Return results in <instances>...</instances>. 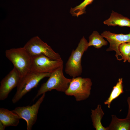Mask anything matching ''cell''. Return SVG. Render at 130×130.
<instances>
[{
    "instance_id": "cell-1",
    "label": "cell",
    "mask_w": 130,
    "mask_h": 130,
    "mask_svg": "<svg viewBox=\"0 0 130 130\" xmlns=\"http://www.w3.org/2000/svg\"><path fill=\"white\" fill-rule=\"evenodd\" d=\"M63 65L51 73L49 78L43 83L38 91L34 98V100L41 94L55 89L60 92H65L68 88L72 79L66 78L63 72Z\"/></svg>"
},
{
    "instance_id": "cell-2",
    "label": "cell",
    "mask_w": 130,
    "mask_h": 130,
    "mask_svg": "<svg viewBox=\"0 0 130 130\" xmlns=\"http://www.w3.org/2000/svg\"><path fill=\"white\" fill-rule=\"evenodd\" d=\"M5 56L13 64L21 78L31 71L32 56L23 47L6 50Z\"/></svg>"
},
{
    "instance_id": "cell-3",
    "label": "cell",
    "mask_w": 130,
    "mask_h": 130,
    "mask_svg": "<svg viewBox=\"0 0 130 130\" xmlns=\"http://www.w3.org/2000/svg\"><path fill=\"white\" fill-rule=\"evenodd\" d=\"M89 47L88 42L83 37L76 48L72 50L66 63L65 71L66 74L73 78L78 77L81 74L82 72V57Z\"/></svg>"
},
{
    "instance_id": "cell-4",
    "label": "cell",
    "mask_w": 130,
    "mask_h": 130,
    "mask_svg": "<svg viewBox=\"0 0 130 130\" xmlns=\"http://www.w3.org/2000/svg\"><path fill=\"white\" fill-rule=\"evenodd\" d=\"M51 73H38L31 71L21 78L12 99L13 103H17L32 89L37 87L40 81L45 77H49Z\"/></svg>"
},
{
    "instance_id": "cell-5",
    "label": "cell",
    "mask_w": 130,
    "mask_h": 130,
    "mask_svg": "<svg viewBox=\"0 0 130 130\" xmlns=\"http://www.w3.org/2000/svg\"><path fill=\"white\" fill-rule=\"evenodd\" d=\"M92 85V81L90 78L79 76L73 78L65 93L67 95L74 97L77 101H83L90 96Z\"/></svg>"
},
{
    "instance_id": "cell-6",
    "label": "cell",
    "mask_w": 130,
    "mask_h": 130,
    "mask_svg": "<svg viewBox=\"0 0 130 130\" xmlns=\"http://www.w3.org/2000/svg\"><path fill=\"white\" fill-rule=\"evenodd\" d=\"M24 47L32 57L43 54L53 60L61 59L58 53L37 36L31 38Z\"/></svg>"
},
{
    "instance_id": "cell-7",
    "label": "cell",
    "mask_w": 130,
    "mask_h": 130,
    "mask_svg": "<svg viewBox=\"0 0 130 130\" xmlns=\"http://www.w3.org/2000/svg\"><path fill=\"white\" fill-rule=\"evenodd\" d=\"M32 57L31 71L34 72L51 73L63 65L62 59L53 60L43 54Z\"/></svg>"
},
{
    "instance_id": "cell-8",
    "label": "cell",
    "mask_w": 130,
    "mask_h": 130,
    "mask_svg": "<svg viewBox=\"0 0 130 130\" xmlns=\"http://www.w3.org/2000/svg\"><path fill=\"white\" fill-rule=\"evenodd\" d=\"M45 96V93L42 94L36 103L32 105L18 107L12 110L17 114L20 119H23L26 121L27 130H31L36 123L39 109Z\"/></svg>"
},
{
    "instance_id": "cell-9",
    "label": "cell",
    "mask_w": 130,
    "mask_h": 130,
    "mask_svg": "<svg viewBox=\"0 0 130 130\" xmlns=\"http://www.w3.org/2000/svg\"><path fill=\"white\" fill-rule=\"evenodd\" d=\"M101 35L106 39L110 43V46L107 51H114L116 52L115 56L119 60H122V56L119 51L118 47L122 44L130 42V32L128 34H116L109 31H105Z\"/></svg>"
},
{
    "instance_id": "cell-10",
    "label": "cell",
    "mask_w": 130,
    "mask_h": 130,
    "mask_svg": "<svg viewBox=\"0 0 130 130\" xmlns=\"http://www.w3.org/2000/svg\"><path fill=\"white\" fill-rule=\"evenodd\" d=\"M20 78L18 72L14 67L0 82V100H4L7 98L12 90L17 87Z\"/></svg>"
},
{
    "instance_id": "cell-11",
    "label": "cell",
    "mask_w": 130,
    "mask_h": 130,
    "mask_svg": "<svg viewBox=\"0 0 130 130\" xmlns=\"http://www.w3.org/2000/svg\"><path fill=\"white\" fill-rule=\"evenodd\" d=\"M20 119L18 116L12 111L4 108H0V122L6 127L17 126Z\"/></svg>"
},
{
    "instance_id": "cell-12",
    "label": "cell",
    "mask_w": 130,
    "mask_h": 130,
    "mask_svg": "<svg viewBox=\"0 0 130 130\" xmlns=\"http://www.w3.org/2000/svg\"><path fill=\"white\" fill-rule=\"evenodd\" d=\"M104 23L108 26L130 27V20L121 14L113 11L110 17L104 21Z\"/></svg>"
},
{
    "instance_id": "cell-13",
    "label": "cell",
    "mask_w": 130,
    "mask_h": 130,
    "mask_svg": "<svg viewBox=\"0 0 130 130\" xmlns=\"http://www.w3.org/2000/svg\"><path fill=\"white\" fill-rule=\"evenodd\" d=\"M111 117L108 130H130V119H120L114 115H112Z\"/></svg>"
},
{
    "instance_id": "cell-14",
    "label": "cell",
    "mask_w": 130,
    "mask_h": 130,
    "mask_svg": "<svg viewBox=\"0 0 130 130\" xmlns=\"http://www.w3.org/2000/svg\"><path fill=\"white\" fill-rule=\"evenodd\" d=\"M104 113L100 104H98L95 110H91V117L93 127L96 130H108V127H104L102 125L101 120Z\"/></svg>"
},
{
    "instance_id": "cell-15",
    "label": "cell",
    "mask_w": 130,
    "mask_h": 130,
    "mask_svg": "<svg viewBox=\"0 0 130 130\" xmlns=\"http://www.w3.org/2000/svg\"><path fill=\"white\" fill-rule=\"evenodd\" d=\"M123 92V78H119L116 85L113 87L109 97L104 102V104L107 105L108 107L110 108L112 101Z\"/></svg>"
},
{
    "instance_id": "cell-16",
    "label": "cell",
    "mask_w": 130,
    "mask_h": 130,
    "mask_svg": "<svg viewBox=\"0 0 130 130\" xmlns=\"http://www.w3.org/2000/svg\"><path fill=\"white\" fill-rule=\"evenodd\" d=\"M103 38L97 31H93L89 37V47L93 46L96 48L99 49L103 46L107 45L108 42Z\"/></svg>"
},
{
    "instance_id": "cell-17",
    "label": "cell",
    "mask_w": 130,
    "mask_h": 130,
    "mask_svg": "<svg viewBox=\"0 0 130 130\" xmlns=\"http://www.w3.org/2000/svg\"><path fill=\"white\" fill-rule=\"evenodd\" d=\"M94 0H84L83 2L75 7L71 8L70 13L72 15L78 17L79 15L86 13V7L92 3Z\"/></svg>"
},
{
    "instance_id": "cell-18",
    "label": "cell",
    "mask_w": 130,
    "mask_h": 130,
    "mask_svg": "<svg viewBox=\"0 0 130 130\" xmlns=\"http://www.w3.org/2000/svg\"><path fill=\"white\" fill-rule=\"evenodd\" d=\"M118 49L122 56L123 62L127 61L130 53V42L121 44L119 46Z\"/></svg>"
},
{
    "instance_id": "cell-19",
    "label": "cell",
    "mask_w": 130,
    "mask_h": 130,
    "mask_svg": "<svg viewBox=\"0 0 130 130\" xmlns=\"http://www.w3.org/2000/svg\"><path fill=\"white\" fill-rule=\"evenodd\" d=\"M127 101L128 104V109L126 117L130 119V97H128Z\"/></svg>"
},
{
    "instance_id": "cell-20",
    "label": "cell",
    "mask_w": 130,
    "mask_h": 130,
    "mask_svg": "<svg viewBox=\"0 0 130 130\" xmlns=\"http://www.w3.org/2000/svg\"><path fill=\"white\" fill-rule=\"evenodd\" d=\"M6 127L0 122V130H5Z\"/></svg>"
},
{
    "instance_id": "cell-21",
    "label": "cell",
    "mask_w": 130,
    "mask_h": 130,
    "mask_svg": "<svg viewBox=\"0 0 130 130\" xmlns=\"http://www.w3.org/2000/svg\"><path fill=\"white\" fill-rule=\"evenodd\" d=\"M129 62L130 63V53L129 54L128 58L127 61Z\"/></svg>"
}]
</instances>
